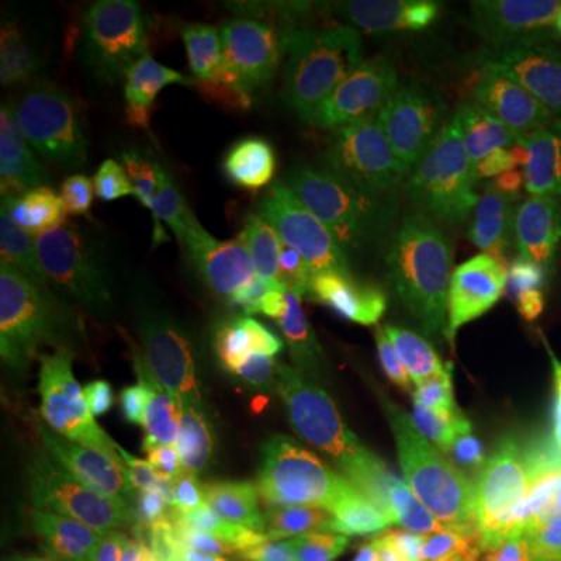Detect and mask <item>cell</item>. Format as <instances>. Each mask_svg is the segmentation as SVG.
I'll use <instances>...</instances> for the list:
<instances>
[{
	"label": "cell",
	"mask_w": 561,
	"mask_h": 561,
	"mask_svg": "<svg viewBox=\"0 0 561 561\" xmlns=\"http://www.w3.org/2000/svg\"><path fill=\"white\" fill-rule=\"evenodd\" d=\"M25 219L47 272L84 319L125 341L172 328L179 287L165 216L135 181L101 162L66 165Z\"/></svg>",
	"instance_id": "1"
},
{
	"label": "cell",
	"mask_w": 561,
	"mask_h": 561,
	"mask_svg": "<svg viewBox=\"0 0 561 561\" xmlns=\"http://www.w3.org/2000/svg\"><path fill=\"white\" fill-rule=\"evenodd\" d=\"M165 106L191 150L213 165L250 157L297 103L290 44L268 0H197L165 35Z\"/></svg>",
	"instance_id": "2"
},
{
	"label": "cell",
	"mask_w": 561,
	"mask_h": 561,
	"mask_svg": "<svg viewBox=\"0 0 561 561\" xmlns=\"http://www.w3.org/2000/svg\"><path fill=\"white\" fill-rule=\"evenodd\" d=\"M443 169L502 209V187L540 169L561 119V69L540 44L471 35L440 57Z\"/></svg>",
	"instance_id": "3"
},
{
	"label": "cell",
	"mask_w": 561,
	"mask_h": 561,
	"mask_svg": "<svg viewBox=\"0 0 561 561\" xmlns=\"http://www.w3.org/2000/svg\"><path fill=\"white\" fill-rule=\"evenodd\" d=\"M72 496L98 561H213L187 486L144 446L72 471Z\"/></svg>",
	"instance_id": "4"
},
{
	"label": "cell",
	"mask_w": 561,
	"mask_h": 561,
	"mask_svg": "<svg viewBox=\"0 0 561 561\" xmlns=\"http://www.w3.org/2000/svg\"><path fill=\"white\" fill-rule=\"evenodd\" d=\"M66 294L41 260L22 209L0 216V383L3 393H35L88 375L101 346L62 300Z\"/></svg>",
	"instance_id": "5"
},
{
	"label": "cell",
	"mask_w": 561,
	"mask_h": 561,
	"mask_svg": "<svg viewBox=\"0 0 561 561\" xmlns=\"http://www.w3.org/2000/svg\"><path fill=\"white\" fill-rule=\"evenodd\" d=\"M405 561H502L508 530L493 493L474 474L434 481L405 453L365 486Z\"/></svg>",
	"instance_id": "6"
},
{
	"label": "cell",
	"mask_w": 561,
	"mask_h": 561,
	"mask_svg": "<svg viewBox=\"0 0 561 561\" xmlns=\"http://www.w3.org/2000/svg\"><path fill=\"white\" fill-rule=\"evenodd\" d=\"M343 169L393 172V162L341 138L294 106L262 131L250 150L253 241L265 253L300 262L306 209L321 181Z\"/></svg>",
	"instance_id": "7"
},
{
	"label": "cell",
	"mask_w": 561,
	"mask_h": 561,
	"mask_svg": "<svg viewBox=\"0 0 561 561\" xmlns=\"http://www.w3.org/2000/svg\"><path fill=\"white\" fill-rule=\"evenodd\" d=\"M552 341V312L540 284L496 275L468 287L446 319L453 356L483 378L515 381L540 368Z\"/></svg>",
	"instance_id": "8"
},
{
	"label": "cell",
	"mask_w": 561,
	"mask_h": 561,
	"mask_svg": "<svg viewBox=\"0 0 561 561\" xmlns=\"http://www.w3.org/2000/svg\"><path fill=\"white\" fill-rule=\"evenodd\" d=\"M3 412L41 456L69 474L125 453L135 431L122 393L98 371L35 393H3Z\"/></svg>",
	"instance_id": "9"
},
{
	"label": "cell",
	"mask_w": 561,
	"mask_h": 561,
	"mask_svg": "<svg viewBox=\"0 0 561 561\" xmlns=\"http://www.w3.org/2000/svg\"><path fill=\"white\" fill-rule=\"evenodd\" d=\"M393 172H440L446 147L443 66L415 47H381L362 62Z\"/></svg>",
	"instance_id": "10"
},
{
	"label": "cell",
	"mask_w": 561,
	"mask_h": 561,
	"mask_svg": "<svg viewBox=\"0 0 561 561\" xmlns=\"http://www.w3.org/2000/svg\"><path fill=\"white\" fill-rule=\"evenodd\" d=\"M0 512L3 530L47 549L60 561H98L72 496V474L41 456L16 421L0 415Z\"/></svg>",
	"instance_id": "11"
},
{
	"label": "cell",
	"mask_w": 561,
	"mask_h": 561,
	"mask_svg": "<svg viewBox=\"0 0 561 561\" xmlns=\"http://www.w3.org/2000/svg\"><path fill=\"white\" fill-rule=\"evenodd\" d=\"M300 421L309 434L316 468L324 461L319 443L328 440L341 453V459L350 465L362 486H368L383 465L402 453L371 397L353 375L343 350L328 334H321L319 341V371L302 402Z\"/></svg>",
	"instance_id": "12"
},
{
	"label": "cell",
	"mask_w": 561,
	"mask_h": 561,
	"mask_svg": "<svg viewBox=\"0 0 561 561\" xmlns=\"http://www.w3.org/2000/svg\"><path fill=\"white\" fill-rule=\"evenodd\" d=\"M81 125L44 62L28 47H13L0 69V162L25 175L50 169L76 147Z\"/></svg>",
	"instance_id": "13"
},
{
	"label": "cell",
	"mask_w": 561,
	"mask_h": 561,
	"mask_svg": "<svg viewBox=\"0 0 561 561\" xmlns=\"http://www.w3.org/2000/svg\"><path fill=\"white\" fill-rule=\"evenodd\" d=\"M478 478L493 493L512 549L534 561H556L561 515V474L540 446L518 427H502L478 468Z\"/></svg>",
	"instance_id": "14"
},
{
	"label": "cell",
	"mask_w": 561,
	"mask_h": 561,
	"mask_svg": "<svg viewBox=\"0 0 561 561\" xmlns=\"http://www.w3.org/2000/svg\"><path fill=\"white\" fill-rule=\"evenodd\" d=\"M243 321L268 375V393L287 415L300 419L302 402L319 371L321 331L272 300L250 302L243 309Z\"/></svg>",
	"instance_id": "15"
},
{
	"label": "cell",
	"mask_w": 561,
	"mask_h": 561,
	"mask_svg": "<svg viewBox=\"0 0 561 561\" xmlns=\"http://www.w3.org/2000/svg\"><path fill=\"white\" fill-rule=\"evenodd\" d=\"M187 375L191 390L206 402H228L268 390V375L250 334L228 319L203 324L187 353Z\"/></svg>",
	"instance_id": "16"
},
{
	"label": "cell",
	"mask_w": 561,
	"mask_h": 561,
	"mask_svg": "<svg viewBox=\"0 0 561 561\" xmlns=\"http://www.w3.org/2000/svg\"><path fill=\"white\" fill-rule=\"evenodd\" d=\"M191 375L184 362L162 346L140 350L122 368V400L140 431H172L187 400Z\"/></svg>",
	"instance_id": "17"
},
{
	"label": "cell",
	"mask_w": 561,
	"mask_h": 561,
	"mask_svg": "<svg viewBox=\"0 0 561 561\" xmlns=\"http://www.w3.org/2000/svg\"><path fill=\"white\" fill-rule=\"evenodd\" d=\"M518 431L561 474V365H546L518 405Z\"/></svg>",
	"instance_id": "18"
},
{
	"label": "cell",
	"mask_w": 561,
	"mask_h": 561,
	"mask_svg": "<svg viewBox=\"0 0 561 561\" xmlns=\"http://www.w3.org/2000/svg\"><path fill=\"white\" fill-rule=\"evenodd\" d=\"M0 561H60L16 530H0Z\"/></svg>",
	"instance_id": "19"
},
{
	"label": "cell",
	"mask_w": 561,
	"mask_h": 561,
	"mask_svg": "<svg viewBox=\"0 0 561 561\" xmlns=\"http://www.w3.org/2000/svg\"><path fill=\"white\" fill-rule=\"evenodd\" d=\"M556 561H561V515H559V534H556Z\"/></svg>",
	"instance_id": "20"
},
{
	"label": "cell",
	"mask_w": 561,
	"mask_h": 561,
	"mask_svg": "<svg viewBox=\"0 0 561 561\" xmlns=\"http://www.w3.org/2000/svg\"><path fill=\"white\" fill-rule=\"evenodd\" d=\"M502 561H534V559H524V556H518V552H512V556H505Z\"/></svg>",
	"instance_id": "21"
}]
</instances>
